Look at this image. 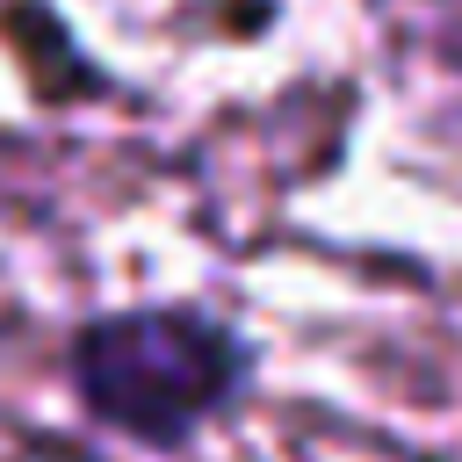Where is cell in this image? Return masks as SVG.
I'll return each instance as SVG.
<instances>
[{
    "label": "cell",
    "instance_id": "6da1fadb",
    "mask_svg": "<svg viewBox=\"0 0 462 462\" xmlns=\"http://www.w3.org/2000/svg\"><path fill=\"white\" fill-rule=\"evenodd\" d=\"M72 368L108 426L137 440H180L245 383V346L195 310H123L79 332Z\"/></svg>",
    "mask_w": 462,
    "mask_h": 462
}]
</instances>
